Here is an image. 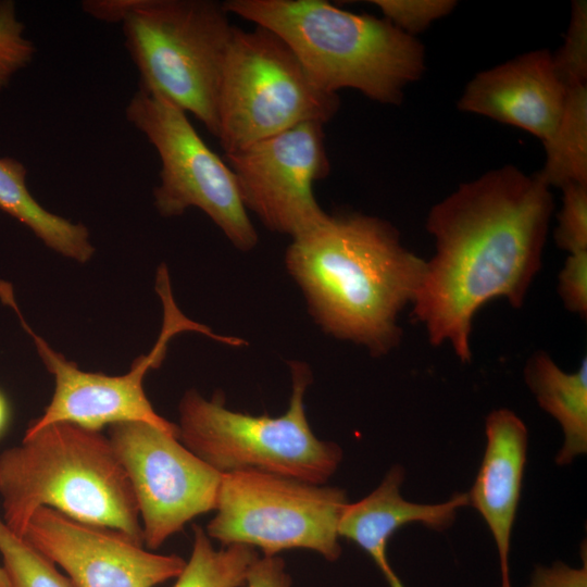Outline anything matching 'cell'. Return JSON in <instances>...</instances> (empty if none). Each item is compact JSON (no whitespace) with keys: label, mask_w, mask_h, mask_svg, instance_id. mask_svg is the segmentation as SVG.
I'll list each match as a JSON object with an SVG mask.
<instances>
[{"label":"cell","mask_w":587,"mask_h":587,"mask_svg":"<svg viewBox=\"0 0 587 587\" xmlns=\"http://www.w3.org/2000/svg\"><path fill=\"white\" fill-rule=\"evenodd\" d=\"M553 207L539 176L514 165L463 183L432 207L425 226L435 252L411 304L432 346L450 345L471 362L476 313L498 298L523 305L541 268Z\"/></svg>","instance_id":"6da1fadb"},{"label":"cell","mask_w":587,"mask_h":587,"mask_svg":"<svg viewBox=\"0 0 587 587\" xmlns=\"http://www.w3.org/2000/svg\"><path fill=\"white\" fill-rule=\"evenodd\" d=\"M285 264L316 324L374 357L400 344L398 319L412 304L425 268L390 223L360 213L328 214L292 238Z\"/></svg>","instance_id":"7a4b0ae2"},{"label":"cell","mask_w":587,"mask_h":587,"mask_svg":"<svg viewBox=\"0 0 587 587\" xmlns=\"http://www.w3.org/2000/svg\"><path fill=\"white\" fill-rule=\"evenodd\" d=\"M0 499L2 521L20 537L32 515L48 507L142 542L130 482L100 430L68 422L26 429L20 446L0 453Z\"/></svg>","instance_id":"3957f363"},{"label":"cell","mask_w":587,"mask_h":587,"mask_svg":"<svg viewBox=\"0 0 587 587\" xmlns=\"http://www.w3.org/2000/svg\"><path fill=\"white\" fill-rule=\"evenodd\" d=\"M228 13L277 34L312 79L337 93L352 88L373 101L399 104L425 70L423 45L385 17L323 0H228Z\"/></svg>","instance_id":"277c9868"},{"label":"cell","mask_w":587,"mask_h":587,"mask_svg":"<svg viewBox=\"0 0 587 587\" xmlns=\"http://www.w3.org/2000/svg\"><path fill=\"white\" fill-rule=\"evenodd\" d=\"M90 16L120 23L139 89L191 113L216 137L222 70L234 30L213 0H87Z\"/></svg>","instance_id":"5b68a950"},{"label":"cell","mask_w":587,"mask_h":587,"mask_svg":"<svg viewBox=\"0 0 587 587\" xmlns=\"http://www.w3.org/2000/svg\"><path fill=\"white\" fill-rule=\"evenodd\" d=\"M291 395L279 416L227 409L224 397L205 399L190 389L178 411L179 441L221 474L259 471L324 485L336 472L340 447L316 438L307 420L304 395L312 373L304 362H289Z\"/></svg>","instance_id":"8992f818"},{"label":"cell","mask_w":587,"mask_h":587,"mask_svg":"<svg viewBox=\"0 0 587 587\" xmlns=\"http://www.w3.org/2000/svg\"><path fill=\"white\" fill-rule=\"evenodd\" d=\"M339 105L277 34L234 27L217 98L216 138L225 154L301 123L325 124Z\"/></svg>","instance_id":"52a82bcc"},{"label":"cell","mask_w":587,"mask_h":587,"mask_svg":"<svg viewBox=\"0 0 587 587\" xmlns=\"http://www.w3.org/2000/svg\"><path fill=\"white\" fill-rule=\"evenodd\" d=\"M346 491L259 471L222 474L216 514L207 535L222 547L246 545L263 555L307 549L328 561L340 557L338 525Z\"/></svg>","instance_id":"ba28073f"},{"label":"cell","mask_w":587,"mask_h":587,"mask_svg":"<svg viewBox=\"0 0 587 587\" xmlns=\"http://www.w3.org/2000/svg\"><path fill=\"white\" fill-rule=\"evenodd\" d=\"M126 120L155 149L160 182L154 205L165 217L187 209L204 212L239 250H252L259 240L229 165L212 151L187 113L167 98L138 89L125 109Z\"/></svg>","instance_id":"9c48e42d"},{"label":"cell","mask_w":587,"mask_h":587,"mask_svg":"<svg viewBox=\"0 0 587 587\" xmlns=\"http://www.w3.org/2000/svg\"><path fill=\"white\" fill-rule=\"evenodd\" d=\"M164 308L162 332L152 350L134 361L124 375L82 371L77 365L55 352L37 335L22 316L10 284L0 282V298L17 314L23 328L32 336L45 366L54 377V391L42 415L28 425V430L52 423L68 422L82 427L101 430L105 425L121 422H145L178 438V428L159 415L150 403L143 379L150 369L158 367L167 344L178 333L196 330L210 335V329L185 317L176 307L168 282L157 285Z\"/></svg>","instance_id":"30bf717a"},{"label":"cell","mask_w":587,"mask_h":587,"mask_svg":"<svg viewBox=\"0 0 587 587\" xmlns=\"http://www.w3.org/2000/svg\"><path fill=\"white\" fill-rule=\"evenodd\" d=\"M109 439L130 482L147 549L215 510L222 474L179 439L145 422L110 425Z\"/></svg>","instance_id":"8fae6325"},{"label":"cell","mask_w":587,"mask_h":587,"mask_svg":"<svg viewBox=\"0 0 587 587\" xmlns=\"http://www.w3.org/2000/svg\"><path fill=\"white\" fill-rule=\"evenodd\" d=\"M323 126L301 123L225 154L246 209L266 228L291 239L328 216L313 192L314 183L330 170Z\"/></svg>","instance_id":"7c38bea8"},{"label":"cell","mask_w":587,"mask_h":587,"mask_svg":"<svg viewBox=\"0 0 587 587\" xmlns=\"http://www.w3.org/2000/svg\"><path fill=\"white\" fill-rule=\"evenodd\" d=\"M23 538L53 564L74 587H154L176 578L186 561L157 554L124 532L74 520L41 507Z\"/></svg>","instance_id":"4fadbf2b"},{"label":"cell","mask_w":587,"mask_h":587,"mask_svg":"<svg viewBox=\"0 0 587 587\" xmlns=\"http://www.w3.org/2000/svg\"><path fill=\"white\" fill-rule=\"evenodd\" d=\"M566 93L552 53L541 49L476 74L458 108L525 129L545 142L559 124Z\"/></svg>","instance_id":"5bb4252c"},{"label":"cell","mask_w":587,"mask_h":587,"mask_svg":"<svg viewBox=\"0 0 587 587\" xmlns=\"http://www.w3.org/2000/svg\"><path fill=\"white\" fill-rule=\"evenodd\" d=\"M486 448L471 490L469 505L486 522L497 547L501 585H509L511 534L520 502L528 432L511 410L491 411L485 422Z\"/></svg>","instance_id":"9a60e30c"},{"label":"cell","mask_w":587,"mask_h":587,"mask_svg":"<svg viewBox=\"0 0 587 587\" xmlns=\"http://www.w3.org/2000/svg\"><path fill=\"white\" fill-rule=\"evenodd\" d=\"M403 478V469L392 466L376 489L346 505L338 525L339 537L364 550L389 587H405L387 559V545L394 533L410 523L444 530L453 523L457 511L469 505L466 494H454L449 500L435 504L407 501L400 492Z\"/></svg>","instance_id":"2e32d148"},{"label":"cell","mask_w":587,"mask_h":587,"mask_svg":"<svg viewBox=\"0 0 587 587\" xmlns=\"http://www.w3.org/2000/svg\"><path fill=\"white\" fill-rule=\"evenodd\" d=\"M524 378L539 407L560 424L564 441L555 462L570 464L587 452V360L574 372L563 371L544 351L530 355Z\"/></svg>","instance_id":"e0dca14e"},{"label":"cell","mask_w":587,"mask_h":587,"mask_svg":"<svg viewBox=\"0 0 587 587\" xmlns=\"http://www.w3.org/2000/svg\"><path fill=\"white\" fill-rule=\"evenodd\" d=\"M26 175L27 168L21 161L0 158V209L61 255L79 263L90 260L95 247L87 227L46 210L29 192Z\"/></svg>","instance_id":"ac0fdd59"},{"label":"cell","mask_w":587,"mask_h":587,"mask_svg":"<svg viewBox=\"0 0 587 587\" xmlns=\"http://www.w3.org/2000/svg\"><path fill=\"white\" fill-rule=\"evenodd\" d=\"M544 147L546 161L536 174L549 188L587 185V85L567 89L562 116Z\"/></svg>","instance_id":"d6986e66"},{"label":"cell","mask_w":587,"mask_h":587,"mask_svg":"<svg viewBox=\"0 0 587 587\" xmlns=\"http://www.w3.org/2000/svg\"><path fill=\"white\" fill-rule=\"evenodd\" d=\"M258 558L257 550L246 545L215 549L205 530L193 525L190 558L172 587H242Z\"/></svg>","instance_id":"ffe728a7"},{"label":"cell","mask_w":587,"mask_h":587,"mask_svg":"<svg viewBox=\"0 0 587 587\" xmlns=\"http://www.w3.org/2000/svg\"><path fill=\"white\" fill-rule=\"evenodd\" d=\"M0 554L10 587H74L55 564L10 530L1 515Z\"/></svg>","instance_id":"44dd1931"},{"label":"cell","mask_w":587,"mask_h":587,"mask_svg":"<svg viewBox=\"0 0 587 587\" xmlns=\"http://www.w3.org/2000/svg\"><path fill=\"white\" fill-rule=\"evenodd\" d=\"M36 53L34 42L25 34L12 0H0V91L13 76L30 64Z\"/></svg>","instance_id":"7402d4cb"},{"label":"cell","mask_w":587,"mask_h":587,"mask_svg":"<svg viewBox=\"0 0 587 587\" xmlns=\"http://www.w3.org/2000/svg\"><path fill=\"white\" fill-rule=\"evenodd\" d=\"M555 71L566 89L587 85V4L575 1L563 46L552 54Z\"/></svg>","instance_id":"603a6c76"},{"label":"cell","mask_w":587,"mask_h":587,"mask_svg":"<svg viewBox=\"0 0 587 587\" xmlns=\"http://www.w3.org/2000/svg\"><path fill=\"white\" fill-rule=\"evenodd\" d=\"M562 191L554 241L567 254L587 251V185L571 184Z\"/></svg>","instance_id":"cb8c5ba5"},{"label":"cell","mask_w":587,"mask_h":587,"mask_svg":"<svg viewBox=\"0 0 587 587\" xmlns=\"http://www.w3.org/2000/svg\"><path fill=\"white\" fill-rule=\"evenodd\" d=\"M384 17L403 33L415 37L434 21L449 14L457 1L452 0H373Z\"/></svg>","instance_id":"d4e9b609"},{"label":"cell","mask_w":587,"mask_h":587,"mask_svg":"<svg viewBox=\"0 0 587 587\" xmlns=\"http://www.w3.org/2000/svg\"><path fill=\"white\" fill-rule=\"evenodd\" d=\"M558 294L567 311L587 317V251L567 254L558 276Z\"/></svg>","instance_id":"484cf974"},{"label":"cell","mask_w":587,"mask_h":587,"mask_svg":"<svg viewBox=\"0 0 587 587\" xmlns=\"http://www.w3.org/2000/svg\"><path fill=\"white\" fill-rule=\"evenodd\" d=\"M528 587H587V561L584 553V565L572 567L562 562L550 566H537Z\"/></svg>","instance_id":"4316f807"},{"label":"cell","mask_w":587,"mask_h":587,"mask_svg":"<svg viewBox=\"0 0 587 587\" xmlns=\"http://www.w3.org/2000/svg\"><path fill=\"white\" fill-rule=\"evenodd\" d=\"M285 562L277 555L259 557L250 566L242 587H290Z\"/></svg>","instance_id":"83f0119b"},{"label":"cell","mask_w":587,"mask_h":587,"mask_svg":"<svg viewBox=\"0 0 587 587\" xmlns=\"http://www.w3.org/2000/svg\"><path fill=\"white\" fill-rule=\"evenodd\" d=\"M10 421V407L3 392L0 390V437L4 434Z\"/></svg>","instance_id":"f1b7e54d"},{"label":"cell","mask_w":587,"mask_h":587,"mask_svg":"<svg viewBox=\"0 0 587 587\" xmlns=\"http://www.w3.org/2000/svg\"><path fill=\"white\" fill-rule=\"evenodd\" d=\"M0 587H10L7 574L2 565H0Z\"/></svg>","instance_id":"f546056e"},{"label":"cell","mask_w":587,"mask_h":587,"mask_svg":"<svg viewBox=\"0 0 587 587\" xmlns=\"http://www.w3.org/2000/svg\"><path fill=\"white\" fill-rule=\"evenodd\" d=\"M501 587H511V585H509V586H501Z\"/></svg>","instance_id":"4dcf8cb0"}]
</instances>
